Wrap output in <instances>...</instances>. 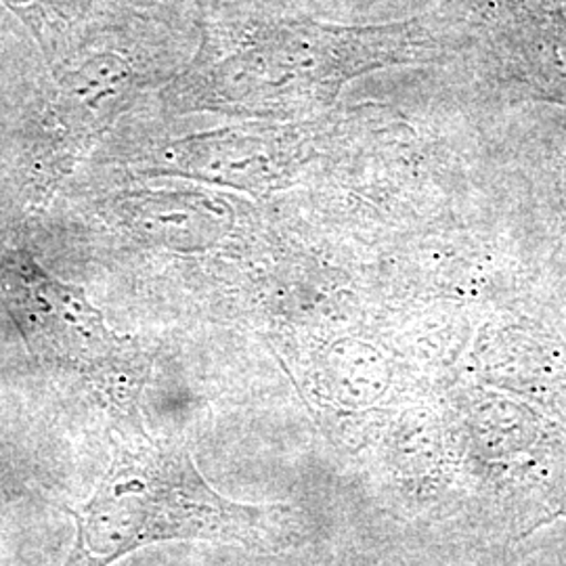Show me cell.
Wrapping results in <instances>:
<instances>
[{
  "instance_id": "cell-1",
  "label": "cell",
  "mask_w": 566,
  "mask_h": 566,
  "mask_svg": "<svg viewBox=\"0 0 566 566\" xmlns=\"http://www.w3.org/2000/svg\"><path fill=\"white\" fill-rule=\"evenodd\" d=\"M63 566H112L163 542H214L277 552L296 537L294 510L238 504L203 479L187 447L147 434L118 441Z\"/></svg>"
}]
</instances>
